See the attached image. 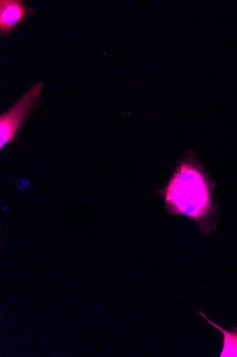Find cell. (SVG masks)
<instances>
[{
    "label": "cell",
    "instance_id": "1",
    "mask_svg": "<svg viewBox=\"0 0 237 357\" xmlns=\"http://www.w3.org/2000/svg\"><path fill=\"white\" fill-rule=\"evenodd\" d=\"M193 151L182 155L174 176L159 190L167 215H181L196 221L202 234L208 232L212 211L209 185Z\"/></svg>",
    "mask_w": 237,
    "mask_h": 357
},
{
    "label": "cell",
    "instance_id": "2",
    "mask_svg": "<svg viewBox=\"0 0 237 357\" xmlns=\"http://www.w3.org/2000/svg\"><path fill=\"white\" fill-rule=\"evenodd\" d=\"M44 84L31 87L6 113L0 116V148L13 141L19 128L39 104Z\"/></svg>",
    "mask_w": 237,
    "mask_h": 357
},
{
    "label": "cell",
    "instance_id": "3",
    "mask_svg": "<svg viewBox=\"0 0 237 357\" xmlns=\"http://www.w3.org/2000/svg\"><path fill=\"white\" fill-rule=\"evenodd\" d=\"M26 7L19 0L0 1V31L8 33L27 17Z\"/></svg>",
    "mask_w": 237,
    "mask_h": 357
},
{
    "label": "cell",
    "instance_id": "4",
    "mask_svg": "<svg viewBox=\"0 0 237 357\" xmlns=\"http://www.w3.org/2000/svg\"><path fill=\"white\" fill-rule=\"evenodd\" d=\"M199 313L218 330L222 332L224 336L223 342L224 348L220 356H237V329H234V332L229 333L213 323L202 312H199Z\"/></svg>",
    "mask_w": 237,
    "mask_h": 357
}]
</instances>
